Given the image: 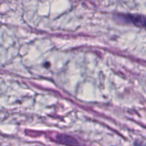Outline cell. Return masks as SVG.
I'll use <instances>...</instances> for the list:
<instances>
[{"mask_svg": "<svg viewBox=\"0 0 146 146\" xmlns=\"http://www.w3.org/2000/svg\"><path fill=\"white\" fill-rule=\"evenodd\" d=\"M118 18L136 27H146V16L132 14H118Z\"/></svg>", "mask_w": 146, "mask_h": 146, "instance_id": "cell-1", "label": "cell"}, {"mask_svg": "<svg viewBox=\"0 0 146 146\" xmlns=\"http://www.w3.org/2000/svg\"><path fill=\"white\" fill-rule=\"evenodd\" d=\"M56 138L59 143L64 144V145L68 146H79L78 141L70 135H65V134H60V135H56Z\"/></svg>", "mask_w": 146, "mask_h": 146, "instance_id": "cell-2", "label": "cell"}, {"mask_svg": "<svg viewBox=\"0 0 146 146\" xmlns=\"http://www.w3.org/2000/svg\"><path fill=\"white\" fill-rule=\"evenodd\" d=\"M134 145H135V146H146V145H144L143 143H142L141 142H139V141H135Z\"/></svg>", "mask_w": 146, "mask_h": 146, "instance_id": "cell-3", "label": "cell"}]
</instances>
